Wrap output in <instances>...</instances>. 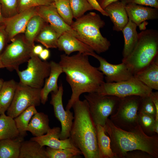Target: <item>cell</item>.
Returning <instances> with one entry per match:
<instances>
[{
    "label": "cell",
    "mask_w": 158,
    "mask_h": 158,
    "mask_svg": "<svg viewBox=\"0 0 158 158\" xmlns=\"http://www.w3.org/2000/svg\"><path fill=\"white\" fill-rule=\"evenodd\" d=\"M87 54L78 52L72 56L65 54L60 55L59 63L72 91L66 109L70 110L73 104L85 93L96 92L104 82V75L91 65Z\"/></svg>",
    "instance_id": "obj_1"
},
{
    "label": "cell",
    "mask_w": 158,
    "mask_h": 158,
    "mask_svg": "<svg viewBox=\"0 0 158 158\" xmlns=\"http://www.w3.org/2000/svg\"><path fill=\"white\" fill-rule=\"evenodd\" d=\"M92 56L99 61V66L98 69L105 76L104 78L106 83L118 82L128 80L134 77V75L124 62L114 64L110 63L95 53Z\"/></svg>",
    "instance_id": "obj_13"
},
{
    "label": "cell",
    "mask_w": 158,
    "mask_h": 158,
    "mask_svg": "<svg viewBox=\"0 0 158 158\" xmlns=\"http://www.w3.org/2000/svg\"><path fill=\"white\" fill-rule=\"evenodd\" d=\"M37 7L32 8L5 18L3 24L8 40L11 41L17 35L24 33L30 19L37 14Z\"/></svg>",
    "instance_id": "obj_14"
},
{
    "label": "cell",
    "mask_w": 158,
    "mask_h": 158,
    "mask_svg": "<svg viewBox=\"0 0 158 158\" xmlns=\"http://www.w3.org/2000/svg\"><path fill=\"white\" fill-rule=\"evenodd\" d=\"M18 83L13 79L4 81L0 90V115L5 114L10 106Z\"/></svg>",
    "instance_id": "obj_26"
},
{
    "label": "cell",
    "mask_w": 158,
    "mask_h": 158,
    "mask_svg": "<svg viewBox=\"0 0 158 158\" xmlns=\"http://www.w3.org/2000/svg\"><path fill=\"white\" fill-rule=\"evenodd\" d=\"M50 128L48 115L44 113L37 112L34 115L27 128L34 137H39L45 134Z\"/></svg>",
    "instance_id": "obj_22"
},
{
    "label": "cell",
    "mask_w": 158,
    "mask_h": 158,
    "mask_svg": "<svg viewBox=\"0 0 158 158\" xmlns=\"http://www.w3.org/2000/svg\"><path fill=\"white\" fill-rule=\"evenodd\" d=\"M111 140V146L115 158H124L128 152L141 150L158 158V135L149 136L139 124L129 130L115 126L108 118L104 126Z\"/></svg>",
    "instance_id": "obj_2"
},
{
    "label": "cell",
    "mask_w": 158,
    "mask_h": 158,
    "mask_svg": "<svg viewBox=\"0 0 158 158\" xmlns=\"http://www.w3.org/2000/svg\"><path fill=\"white\" fill-rule=\"evenodd\" d=\"M152 91L135 77L129 80L118 82L103 83L96 92L103 95L115 96L120 98L137 95L149 96Z\"/></svg>",
    "instance_id": "obj_8"
},
{
    "label": "cell",
    "mask_w": 158,
    "mask_h": 158,
    "mask_svg": "<svg viewBox=\"0 0 158 158\" xmlns=\"http://www.w3.org/2000/svg\"><path fill=\"white\" fill-rule=\"evenodd\" d=\"M124 158H154L148 154L141 150H135L128 152Z\"/></svg>",
    "instance_id": "obj_40"
},
{
    "label": "cell",
    "mask_w": 158,
    "mask_h": 158,
    "mask_svg": "<svg viewBox=\"0 0 158 158\" xmlns=\"http://www.w3.org/2000/svg\"><path fill=\"white\" fill-rule=\"evenodd\" d=\"M153 131L154 133L158 134V121L155 120L153 127Z\"/></svg>",
    "instance_id": "obj_48"
},
{
    "label": "cell",
    "mask_w": 158,
    "mask_h": 158,
    "mask_svg": "<svg viewBox=\"0 0 158 158\" xmlns=\"http://www.w3.org/2000/svg\"><path fill=\"white\" fill-rule=\"evenodd\" d=\"M97 0V1H99V0Z\"/></svg>",
    "instance_id": "obj_51"
},
{
    "label": "cell",
    "mask_w": 158,
    "mask_h": 158,
    "mask_svg": "<svg viewBox=\"0 0 158 158\" xmlns=\"http://www.w3.org/2000/svg\"><path fill=\"white\" fill-rule=\"evenodd\" d=\"M2 12L6 18L12 16L18 13L17 0H0Z\"/></svg>",
    "instance_id": "obj_38"
},
{
    "label": "cell",
    "mask_w": 158,
    "mask_h": 158,
    "mask_svg": "<svg viewBox=\"0 0 158 158\" xmlns=\"http://www.w3.org/2000/svg\"><path fill=\"white\" fill-rule=\"evenodd\" d=\"M149 96L155 106L156 110L155 120L158 121V92L152 91L150 93Z\"/></svg>",
    "instance_id": "obj_43"
},
{
    "label": "cell",
    "mask_w": 158,
    "mask_h": 158,
    "mask_svg": "<svg viewBox=\"0 0 158 158\" xmlns=\"http://www.w3.org/2000/svg\"><path fill=\"white\" fill-rule=\"evenodd\" d=\"M37 14L53 27L61 35L67 32L77 37V34L71 26L67 24L59 14L54 2L51 4L37 7Z\"/></svg>",
    "instance_id": "obj_15"
},
{
    "label": "cell",
    "mask_w": 158,
    "mask_h": 158,
    "mask_svg": "<svg viewBox=\"0 0 158 158\" xmlns=\"http://www.w3.org/2000/svg\"><path fill=\"white\" fill-rule=\"evenodd\" d=\"M105 25L99 15L91 12L76 19L71 26L76 33L78 39L100 54L107 51L111 45L110 42L100 31Z\"/></svg>",
    "instance_id": "obj_4"
},
{
    "label": "cell",
    "mask_w": 158,
    "mask_h": 158,
    "mask_svg": "<svg viewBox=\"0 0 158 158\" xmlns=\"http://www.w3.org/2000/svg\"><path fill=\"white\" fill-rule=\"evenodd\" d=\"M50 56V51L47 48H46L43 49L38 56L41 60L46 61L49 59Z\"/></svg>",
    "instance_id": "obj_44"
},
{
    "label": "cell",
    "mask_w": 158,
    "mask_h": 158,
    "mask_svg": "<svg viewBox=\"0 0 158 158\" xmlns=\"http://www.w3.org/2000/svg\"><path fill=\"white\" fill-rule=\"evenodd\" d=\"M125 5L121 0L109 4L104 9L113 24V30L117 32L122 31L128 21Z\"/></svg>",
    "instance_id": "obj_19"
},
{
    "label": "cell",
    "mask_w": 158,
    "mask_h": 158,
    "mask_svg": "<svg viewBox=\"0 0 158 158\" xmlns=\"http://www.w3.org/2000/svg\"><path fill=\"white\" fill-rule=\"evenodd\" d=\"M61 129L58 127L50 128L46 134L39 137H34L30 140L38 142L41 146L55 149H78L72 143L70 138L61 140L59 136Z\"/></svg>",
    "instance_id": "obj_16"
},
{
    "label": "cell",
    "mask_w": 158,
    "mask_h": 158,
    "mask_svg": "<svg viewBox=\"0 0 158 158\" xmlns=\"http://www.w3.org/2000/svg\"><path fill=\"white\" fill-rule=\"evenodd\" d=\"M87 1L93 9L97 11L103 16H108L107 13L102 8L97 0H87Z\"/></svg>",
    "instance_id": "obj_42"
},
{
    "label": "cell",
    "mask_w": 158,
    "mask_h": 158,
    "mask_svg": "<svg viewBox=\"0 0 158 158\" xmlns=\"http://www.w3.org/2000/svg\"><path fill=\"white\" fill-rule=\"evenodd\" d=\"M57 48L68 55L75 51L92 56L95 53L90 47L67 32L63 33L59 37Z\"/></svg>",
    "instance_id": "obj_17"
},
{
    "label": "cell",
    "mask_w": 158,
    "mask_h": 158,
    "mask_svg": "<svg viewBox=\"0 0 158 158\" xmlns=\"http://www.w3.org/2000/svg\"><path fill=\"white\" fill-rule=\"evenodd\" d=\"M138 121L139 124L144 133L149 136L154 135L153 127L155 118L140 112H138Z\"/></svg>",
    "instance_id": "obj_35"
},
{
    "label": "cell",
    "mask_w": 158,
    "mask_h": 158,
    "mask_svg": "<svg viewBox=\"0 0 158 158\" xmlns=\"http://www.w3.org/2000/svg\"><path fill=\"white\" fill-rule=\"evenodd\" d=\"M63 88L62 84L59 86L57 92H52L50 104L53 107L54 115L60 122L61 128L59 137L63 140L70 137V132L74 119L73 113L70 110L64 109L62 101Z\"/></svg>",
    "instance_id": "obj_12"
},
{
    "label": "cell",
    "mask_w": 158,
    "mask_h": 158,
    "mask_svg": "<svg viewBox=\"0 0 158 158\" xmlns=\"http://www.w3.org/2000/svg\"><path fill=\"white\" fill-rule=\"evenodd\" d=\"M134 77L150 88L158 90V55L150 63L134 75Z\"/></svg>",
    "instance_id": "obj_21"
},
{
    "label": "cell",
    "mask_w": 158,
    "mask_h": 158,
    "mask_svg": "<svg viewBox=\"0 0 158 158\" xmlns=\"http://www.w3.org/2000/svg\"><path fill=\"white\" fill-rule=\"evenodd\" d=\"M45 151L47 158H73L82 154L79 149H55L47 147Z\"/></svg>",
    "instance_id": "obj_32"
},
{
    "label": "cell",
    "mask_w": 158,
    "mask_h": 158,
    "mask_svg": "<svg viewBox=\"0 0 158 158\" xmlns=\"http://www.w3.org/2000/svg\"><path fill=\"white\" fill-rule=\"evenodd\" d=\"M140 97L132 95L121 98L115 111L110 119L116 126L129 130L138 124V112Z\"/></svg>",
    "instance_id": "obj_6"
},
{
    "label": "cell",
    "mask_w": 158,
    "mask_h": 158,
    "mask_svg": "<svg viewBox=\"0 0 158 158\" xmlns=\"http://www.w3.org/2000/svg\"><path fill=\"white\" fill-rule=\"evenodd\" d=\"M5 18L2 14V9L0 4V25L3 24Z\"/></svg>",
    "instance_id": "obj_47"
},
{
    "label": "cell",
    "mask_w": 158,
    "mask_h": 158,
    "mask_svg": "<svg viewBox=\"0 0 158 158\" xmlns=\"http://www.w3.org/2000/svg\"><path fill=\"white\" fill-rule=\"evenodd\" d=\"M74 119L69 138L85 158H99L96 125L87 100L79 99L73 105Z\"/></svg>",
    "instance_id": "obj_3"
},
{
    "label": "cell",
    "mask_w": 158,
    "mask_h": 158,
    "mask_svg": "<svg viewBox=\"0 0 158 158\" xmlns=\"http://www.w3.org/2000/svg\"><path fill=\"white\" fill-rule=\"evenodd\" d=\"M11 41L0 55V58L5 68L16 71L20 64L30 58L34 46L29 44L24 37H16Z\"/></svg>",
    "instance_id": "obj_9"
},
{
    "label": "cell",
    "mask_w": 158,
    "mask_h": 158,
    "mask_svg": "<svg viewBox=\"0 0 158 158\" xmlns=\"http://www.w3.org/2000/svg\"><path fill=\"white\" fill-rule=\"evenodd\" d=\"M47 23L37 14L29 20L24 32V37L30 44L34 46L35 39L40 32Z\"/></svg>",
    "instance_id": "obj_29"
},
{
    "label": "cell",
    "mask_w": 158,
    "mask_h": 158,
    "mask_svg": "<svg viewBox=\"0 0 158 158\" xmlns=\"http://www.w3.org/2000/svg\"><path fill=\"white\" fill-rule=\"evenodd\" d=\"M125 4L128 3L149 6L158 8V0H122Z\"/></svg>",
    "instance_id": "obj_39"
},
{
    "label": "cell",
    "mask_w": 158,
    "mask_h": 158,
    "mask_svg": "<svg viewBox=\"0 0 158 158\" xmlns=\"http://www.w3.org/2000/svg\"><path fill=\"white\" fill-rule=\"evenodd\" d=\"M122 0H99L98 1L102 8L104 9L109 4L113 2Z\"/></svg>",
    "instance_id": "obj_45"
},
{
    "label": "cell",
    "mask_w": 158,
    "mask_h": 158,
    "mask_svg": "<svg viewBox=\"0 0 158 158\" xmlns=\"http://www.w3.org/2000/svg\"><path fill=\"white\" fill-rule=\"evenodd\" d=\"M73 18L76 19L87 11L93 10L87 0H69Z\"/></svg>",
    "instance_id": "obj_34"
},
{
    "label": "cell",
    "mask_w": 158,
    "mask_h": 158,
    "mask_svg": "<svg viewBox=\"0 0 158 158\" xmlns=\"http://www.w3.org/2000/svg\"><path fill=\"white\" fill-rule=\"evenodd\" d=\"M37 112L35 107L31 106L14 118L20 136L24 137L27 135V128L31 119Z\"/></svg>",
    "instance_id": "obj_31"
},
{
    "label": "cell",
    "mask_w": 158,
    "mask_h": 158,
    "mask_svg": "<svg viewBox=\"0 0 158 158\" xmlns=\"http://www.w3.org/2000/svg\"><path fill=\"white\" fill-rule=\"evenodd\" d=\"M138 34V41L133 50L122 60L134 75L148 66L158 55V31L145 29Z\"/></svg>",
    "instance_id": "obj_5"
},
{
    "label": "cell",
    "mask_w": 158,
    "mask_h": 158,
    "mask_svg": "<svg viewBox=\"0 0 158 158\" xmlns=\"http://www.w3.org/2000/svg\"><path fill=\"white\" fill-rule=\"evenodd\" d=\"M43 49V47L41 45H34L32 48V53L33 54L38 56Z\"/></svg>",
    "instance_id": "obj_46"
},
{
    "label": "cell",
    "mask_w": 158,
    "mask_h": 158,
    "mask_svg": "<svg viewBox=\"0 0 158 158\" xmlns=\"http://www.w3.org/2000/svg\"><path fill=\"white\" fill-rule=\"evenodd\" d=\"M23 137L0 140V158H19Z\"/></svg>",
    "instance_id": "obj_25"
},
{
    "label": "cell",
    "mask_w": 158,
    "mask_h": 158,
    "mask_svg": "<svg viewBox=\"0 0 158 158\" xmlns=\"http://www.w3.org/2000/svg\"><path fill=\"white\" fill-rule=\"evenodd\" d=\"M50 71L49 76L45 80L44 85L41 90V103L45 104L48 100V96L51 92H57L59 86L57 85L58 79L63 73L62 68L59 63L53 61L49 62Z\"/></svg>",
    "instance_id": "obj_20"
},
{
    "label": "cell",
    "mask_w": 158,
    "mask_h": 158,
    "mask_svg": "<svg viewBox=\"0 0 158 158\" xmlns=\"http://www.w3.org/2000/svg\"><path fill=\"white\" fill-rule=\"evenodd\" d=\"M0 25V55L4 48L7 34L5 30V26L3 24Z\"/></svg>",
    "instance_id": "obj_41"
},
{
    "label": "cell",
    "mask_w": 158,
    "mask_h": 158,
    "mask_svg": "<svg viewBox=\"0 0 158 158\" xmlns=\"http://www.w3.org/2000/svg\"><path fill=\"white\" fill-rule=\"evenodd\" d=\"M27 62L26 69L16 71L19 83L32 87L41 89L50 73L49 62L42 61L38 56L32 53Z\"/></svg>",
    "instance_id": "obj_10"
},
{
    "label": "cell",
    "mask_w": 158,
    "mask_h": 158,
    "mask_svg": "<svg viewBox=\"0 0 158 158\" xmlns=\"http://www.w3.org/2000/svg\"><path fill=\"white\" fill-rule=\"evenodd\" d=\"M125 8L128 19L137 26L146 20H156L158 18V8L133 3L125 4Z\"/></svg>",
    "instance_id": "obj_18"
},
{
    "label": "cell",
    "mask_w": 158,
    "mask_h": 158,
    "mask_svg": "<svg viewBox=\"0 0 158 158\" xmlns=\"http://www.w3.org/2000/svg\"><path fill=\"white\" fill-rule=\"evenodd\" d=\"M138 111L155 118L156 115L155 107L149 96L140 97Z\"/></svg>",
    "instance_id": "obj_37"
},
{
    "label": "cell",
    "mask_w": 158,
    "mask_h": 158,
    "mask_svg": "<svg viewBox=\"0 0 158 158\" xmlns=\"http://www.w3.org/2000/svg\"><path fill=\"white\" fill-rule=\"evenodd\" d=\"M4 82V81L2 79H0V90L3 86Z\"/></svg>",
    "instance_id": "obj_49"
},
{
    "label": "cell",
    "mask_w": 158,
    "mask_h": 158,
    "mask_svg": "<svg viewBox=\"0 0 158 158\" xmlns=\"http://www.w3.org/2000/svg\"><path fill=\"white\" fill-rule=\"evenodd\" d=\"M97 138L99 158H115L111 148V140L104 127L96 125Z\"/></svg>",
    "instance_id": "obj_28"
},
{
    "label": "cell",
    "mask_w": 158,
    "mask_h": 158,
    "mask_svg": "<svg viewBox=\"0 0 158 158\" xmlns=\"http://www.w3.org/2000/svg\"><path fill=\"white\" fill-rule=\"evenodd\" d=\"M19 136L14 118L5 114L0 115V140L13 139Z\"/></svg>",
    "instance_id": "obj_30"
},
{
    "label": "cell",
    "mask_w": 158,
    "mask_h": 158,
    "mask_svg": "<svg viewBox=\"0 0 158 158\" xmlns=\"http://www.w3.org/2000/svg\"><path fill=\"white\" fill-rule=\"evenodd\" d=\"M19 158H47L44 146L30 140L21 143Z\"/></svg>",
    "instance_id": "obj_24"
},
{
    "label": "cell",
    "mask_w": 158,
    "mask_h": 158,
    "mask_svg": "<svg viewBox=\"0 0 158 158\" xmlns=\"http://www.w3.org/2000/svg\"><path fill=\"white\" fill-rule=\"evenodd\" d=\"M54 4L59 14L64 21L71 26L73 18L69 0H54Z\"/></svg>",
    "instance_id": "obj_33"
},
{
    "label": "cell",
    "mask_w": 158,
    "mask_h": 158,
    "mask_svg": "<svg viewBox=\"0 0 158 158\" xmlns=\"http://www.w3.org/2000/svg\"><path fill=\"white\" fill-rule=\"evenodd\" d=\"M137 26L128 19V23L122 30L124 38L122 59L126 58L130 54L137 42L138 34L136 30Z\"/></svg>",
    "instance_id": "obj_23"
},
{
    "label": "cell",
    "mask_w": 158,
    "mask_h": 158,
    "mask_svg": "<svg viewBox=\"0 0 158 158\" xmlns=\"http://www.w3.org/2000/svg\"><path fill=\"white\" fill-rule=\"evenodd\" d=\"M61 35L49 23H47L36 37L35 41L46 48H57V42Z\"/></svg>",
    "instance_id": "obj_27"
},
{
    "label": "cell",
    "mask_w": 158,
    "mask_h": 158,
    "mask_svg": "<svg viewBox=\"0 0 158 158\" xmlns=\"http://www.w3.org/2000/svg\"><path fill=\"white\" fill-rule=\"evenodd\" d=\"M41 89L18 83L13 101L6 111L7 115L14 118L29 107L40 105Z\"/></svg>",
    "instance_id": "obj_11"
},
{
    "label": "cell",
    "mask_w": 158,
    "mask_h": 158,
    "mask_svg": "<svg viewBox=\"0 0 158 158\" xmlns=\"http://www.w3.org/2000/svg\"><path fill=\"white\" fill-rule=\"evenodd\" d=\"M5 68L3 65L0 58V68Z\"/></svg>",
    "instance_id": "obj_50"
},
{
    "label": "cell",
    "mask_w": 158,
    "mask_h": 158,
    "mask_svg": "<svg viewBox=\"0 0 158 158\" xmlns=\"http://www.w3.org/2000/svg\"><path fill=\"white\" fill-rule=\"evenodd\" d=\"M89 111L95 125L104 127L106 121L115 111L121 98L110 95H102L96 92L84 95Z\"/></svg>",
    "instance_id": "obj_7"
},
{
    "label": "cell",
    "mask_w": 158,
    "mask_h": 158,
    "mask_svg": "<svg viewBox=\"0 0 158 158\" xmlns=\"http://www.w3.org/2000/svg\"><path fill=\"white\" fill-rule=\"evenodd\" d=\"M18 13L29 8L41 6L48 5L54 0H17Z\"/></svg>",
    "instance_id": "obj_36"
}]
</instances>
